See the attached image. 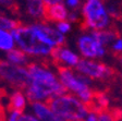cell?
<instances>
[{"label":"cell","mask_w":122,"mask_h":121,"mask_svg":"<svg viewBox=\"0 0 122 121\" xmlns=\"http://www.w3.org/2000/svg\"><path fill=\"white\" fill-rule=\"evenodd\" d=\"M43 2L45 7H50V5H58V3H63V0H43Z\"/></svg>","instance_id":"cell-23"},{"label":"cell","mask_w":122,"mask_h":121,"mask_svg":"<svg viewBox=\"0 0 122 121\" xmlns=\"http://www.w3.org/2000/svg\"><path fill=\"white\" fill-rule=\"evenodd\" d=\"M27 12L32 18L43 19L44 14V2L43 0H26Z\"/></svg>","instance_id":"cell-15"},{"label":"cell","mask_w":122,"mask_h":121,"mask_svg":"<svg viewBox=\"0 0 122 121\" xmlns=\"http://www.w3.org/2000/svg\"><path fill=\"white\" fill-rule=\"evenodd\" d=\"M45 104L53 114L61 117L66 121L83 120L89 112L87 107L79 98L70 94L49 97L46 99Z\"/></svg>","instance_id":"cell-2"},{"label":"cell","mask_w":122,"mask_h":121,"mask_svg":"<svg viewBox=\"0 0 122 121\" xmlns=\"http://www.w3.org/2000/svg\"><path fill=\"white\" fill-rule=\"evenodd\" d=\"M57 27H58V31L61 34H66L68 33L69 31L71 30V25L70 23L66 22V21H63V22H60L57 24Z\"/></svg>","instance_id":"cell-20"},{"label":"cell","mask_w":122,"mask_h":121,"mask_svg":"<svg viewBox=\"0 0 122 121\" xmlns=\"http://www.w3.org/2000/svg\"><path fill=\"white\" fill-rule=\"evenodd\" d=\"M26 107V100L25 97L21 91H16L10 96L9 98V104H8V110L12 112L23 115V111L25 110Z\"/></svg>","instance_id":"cell-13"},{"label":"cell","mask_w":122,"mask_h":121,"mask_svg":"<svg viewBox=\"0 0 122 121\" xmlns=\"http://www.w3.org/2000/svg\"><path fill=\"white\" fill-rule=\"evenodd\" d=\"M66 5H68L69 8L75 10V9L79 8L80 3H81V0H66Z\"/></svg>","instance_id":"cell-22"},{"label":"cell","mask_w":122,"mask_h":121,"mask_svg":"<svg viewBox=\"0 0 122 121\" xmlns=\"http://www.w3.org/2000/svg\"><path fill=\"white\" fill-rule=\"evenodd\" d=\"M5 91L3 89L2 87H0V99H1V97H2V96H5Z\"/></svg>","instance_id":"cell-29"},{"label":"cell","mask_w":122,"mask_h":121,"mask_svg":"<svg viewBox=\"0 0 122 121\" xmlns=\"http://www.w3.org/2000/svg\"><path fill=\"white\" fill-rule=\"evenodd\" d=\"M0 78L10 83L12 87L20 89H26L30 84V76L27 70L3 60H0Z\"/></svg>","instance_id":"cell-6"},{"label":"cell","mask_w":122,"mask_h":121,"mask_svg":"<svg viewBox=\"0 0 122 121\" xmlns=\"http://www.w3.org/2000/svg\"><path fill=\"white\" fill-rule=\"evenodd\" d=\"M23 26V24L20 21H14L7 19L5 16H0V30L5 31V30H16V28Z\"/></svg>","instance_id":"cell-18"},{"label":"cell","mask_w":122,"mask_h":121,"mask_svg":"<svg viewBox=\"0 0 122 121\" xmlns=\"http://www.w3.org/2000/svg\"><path fill=\"white\" fill-rule=\"evenodd\" d=\"M114 58L118 60V62L121 64V67H122V53H114Z\"/></svg>","instance_id":"cell-28"},{"label":"cell","mask_w":122,"mask_h":121,"mask_svg":"<svg viewBox=\"0 0 122 121\" xmlns=\"http://www.w3.org/2000/svg\"><path fill=\"white\" fill-rule=\"evenodd\" d=\"M77 47L85 58H97L102 57L106 53L105 46L98 43L91 35H83L77 40Z\"/></svg>","instance_id":"cell-9"},{"label":"cell","mask_w":122,"mask_h":121,"mask_svg":"<svg viewBox=\"0 0 122 121\" xmlns=\"http://www.w3.org/2000/svg\"><path fill=\"white\" fill-rule=\"evenodd\" d=\"M75 69L88 79L108 80L116 75V71L102 62H96L87 59H80Z\"/></svg>","instance_id":"cell-7"},{"label":"cell","mask_w":122,"mask_h":121,"mask_svg":"<svg viewBox=\"0 0 122 121\" xmlns=\"http://www.w3.org/2000/svg\"><path fill=\"white\" fill-rule=\"evenodd\" d=\"M30 27L41 42H44L45 44L51 46V47L52 46L60 47V46L66 45V38H64L63 34H61L59 31L51 28L50 26L46 25L44 23L33 24Z\"/></svg>","instance_id":"cell-8"},{"label":"cell","mask_w":122,"mask_h":121,"mask_svg":"<svg viewBox=\"0 0 122 121\" xmlns=\"http://www.w3.org/2000/svg\"><path fill=\"white\" fill-rule=\"evenodd\" d=\"M11 35L13 38H15L16 43L24 53L39 56L50 55L52 47L41 42L30 26H21L16 30H13Z\"/></svg>","instance_id":"cell-5"},{"label":"cell","mask_w":122,"mask_h":121,"mask_svg":"<svg viewBox=\"0 0 122 121\" xmlns=\"http://www.w3.org/2000/svg\"><path fill=\"white\" fill-rule=\"evenodd\" d=\"M0 3L3 5H7L8 9L11 10L14 14H18L19 12V5L14 2V0H0Z\"/></svg>","instance_id":"cell-19"},{"label":"cell","mask_w":122,"mask_h":121,"mask_svg":"<svg viewBox=\"0 0 122 121\" xmlns=\"http://www.w3.org/2000/svg\"><path fill=\"white\" fill-rule=\"evenodd\" d=\"M8 60L15 64H23L26 62V53L20 49H11L7 53Z\"/></svg>","instance_id":"cell-16"},{"label":"cell","mask_w":122,"mask_h":121,"mask_svg":"<svg viewBox=\"0 0 122 121\" xmlns=\"http://www.w3.org/2000/svg\"><path fill=\"white\" fill-rule=\"evenodd\" d=\"M91 36L104 46L107 45V44L113 43V42H116L118 38H120V34L114 30L93 31Z\"/></svg>","instance_id":"cell-14"},{"label":"cell","mask_w":122,"mask_h":121,"mask_svg":"<svg viewBox=\"0 0 122 121\" xmlns=\"http://www.w3.org/2000/svg\"><path fill=\"white\" fill-rule=\"evenodd\" d=\"M7 120V115H5V110L3 106L0 104V121H5Z\"/></svg>","instance_id":"cell-25"},{"label":"cell","mask_w":122,"mask_h":121,"mask_svg":"<svg viewBox=\"0 0 122 121\" xmlns=\"http://www.w3.org/2000/svg\"><path fill=\"white\" fill-rule=\"evenodd\" d=\"M32 107H33V110L35 112V115L37 116V118L43 121H66L61 117L53 114L49 109V107L44 103L34 101V103H32Z\"/></svg>","instance_id":"cell-12"},{"label":"cell","mask_w":122,"mask_h":121,"mask_svg":"<svg viewBox=\"0 0 122 121\" xmlns=\"http://www.w3.org/2000/svg\"><path fill=\"white\" fill-rule=\"evenodd\" d=\"M73 121H84V120H73Z\"/></svg>","instance_id":"cell-30"},{"label":"cell","mask_w":122,"mask_h":121,"mask_svg":"<svg viewBox=\"0 0 122 121\" xmlns=\"http://www.w3.org/2000/svg\"><path fill=\"white\" fill-rule=\"evenodd\" d=\"M56 67L58 69L60 82L63 84L64 87L68 91L76 94L85 106L88 105L94 96V91L89 88V79L83 74H75L69 67L61 64H56Z\"/></svg>","instance_id":"cell-3"},{"label":"cell","mask_w":122,"mask_h":121,"mask_svg":"<svg viewBox=\"0 0 122 121\" xmlns=\"http://www.w3.org/2000/svg\"><path fill=\"white\" fill-rule=\"evenodd\" d=\"M20 116H21L20 114H16V112H12V114H11L10 119H9V121H18V119H19V117H20Z\"/></svg>","instance_id":"cell-27"},{"label":"cell","mask_w":122,"mask_h":121,"mask_svg":"<svg viewBox=\"0 0 122 121\" xmlns=\"http://www.w3.org/2000/svg\"><path fill=\"white\" fill-rule=\"evenodd\" d=\"M83 22L82 30L102 31L110 24V15L108 14L104 0H85L82 7Z\"/></svg>","instance_id":"cell-4"},{"label":"cell","mask_w":122,"mask_h":121,"mask_svg":"<svg viewBox=\"0 0 122 121\" xmlns=\"http://www.w3.org/2000/svg\"><path fill=\"white\" fill-rule=\"evenodd\" d=\"M86 121H98L97 115L94 114V112H88V115L86 117Z\"/></svg>","instance_id":"cell-26"},{"label":"cell","mask_w":122,"mask_h":121,"mask_svg":"<svg viewBox=\"0 0 122 121\" xmlns=\"http://www.w3.org/2000/svg\"><path fill=\"white\" fill-rule=\"evenodd\" d=\"M27 71L30 76V84L25 91L30 103L64 95L68 92L55 74L45 67L32 62L27 64Z\"/></svg>","instance_id":"cell-1"},{"label":"cell","mask_w":122,"mask_h":121,"mask_svg":"<svg viewBox=\"0 0 122 121\" xmlns=\"http://www.w3.org/2000/svg\"><path fill=\"white\" fill-rule=\"evenodd\" d=\"M13 48V37L10 33L0 30V49L2 50H11Z\"/></svg>","instance_id":"cell-17"},{"label":"cell","mask_w":122,"mask_h":121,"mask_svg":"<svg viewBox=\"0 0 122 121\" xmlns=\"http://www.w3.org/2000/svg\"><path fill=\"white\" fill-rule=\"evenodd\" d=\"M18 121H38V119L34 118V117L32 116H26V115H21L20 117H19Z\"/></svg>","instance_id":"cell-24"},{"label":"cell","mask_w":122,"mask_h":121,"mask_svg":"<svg viewBox=\"0 0 122 121\" xmlns=\"http://www.w3.org/2000/svg\"><path fill=\"white\" fill-rule=\"evenodd\" d=\"M112 50L114 53H122V38H118L116 42L112 44Z\"/></svg>","instance_id":"cell-21"},{"label":"cell","mask_w":122,"mask_h":121,"mask_svg":"<svg viewBox=\"0 0 122 121\" xmlns=\"http://www.w3.org/2000/svg\"><path fill=\"white\" fill-rule=\"evenodd\" d=\"M50 56L55 64H57L58 62H62L66 63L69 67H76V64L80 61L79 56L74 53L73 51L69 50L68 48H64L63 46L52 47Z\"/></svg>","instance_id":"cell-10"},{"label":"cell","mask_w":122,"mask_h":121,"mask_svg":"<svg viewBox=\"0 0 122 121\" xmlns=\"http://www.w3.org/2000/svg\"><path fill=\"white\" fill-rule=\"evenodd\" d=\"M68 10L63 3H58V5L44 8L43 19L48 22H63L68 19Z\"/></svg>","instance_id":"cell-11"}]
</instances>
